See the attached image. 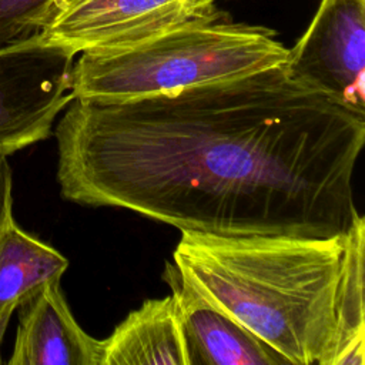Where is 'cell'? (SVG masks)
<instances>
[{"label": "cell", "instance_id": "cell-1", "mask_svg": "<svg viewBox=\"0 0 365 365\" xmlns=\"http://www.w3.org/2000/svg\"><path fill=\"white\" fill-rule=\"evenodd\" d=\"M61 197L180 231L344 234L365 114L287 74L251 76L135 100H73L57 123Z\"/></svg>", "mask_w": 365, "mask_h": 365}, {"label": "cell", "instance_id": "cell-13", "mask_svg": "<svg viewBox=\"0 0 365 365\" xmlns=\"http://www.w3.org/2000/svg\"><path fill=\"white\" fill-rule=\"evenodd\" d=\"M13 217V174L7 157H0V230Z\"/></svg>", "mask_w": 365, "mask_h": 365}, {"label": "cell", "instance_id": "cell-10", "mask_svg": "<svg viewBox=\"0 0 365 365\" xmlns=\"http://www.w3.org/2000/svg\"><path fill=\"white\" fill-rule=\"evenodd\" d=\"M68 259L24 231L16 220L0 230V329L11 314L44 284L61 279Z\"/></svg>", "mask_w": 365, "mask_h": 365}, {"label": "cell", "instance_id": "cell-9", "mask_svg": "<svg viewBox=\"0 0 365 365\" xmlns=\"http://www.w3.org/2000/svg\"><path fill=\"white\" fill-rule=\"evenodd\" d=\"M103 365H187L174 295L131 311L104 339Z\"/></svg>", "mask_w": 365, "mask_h": 365}, {"label": "cell", "instance_id": "cell-6", "mask_svg": "<svg viewBox=\"0 0 365 365\" xmlns=\"http://www.w3.org/2000/svg\"><path fill=\"white\" fill-rule=\"evenodd\" d=\"M284 68L365 114V0H321L305 33L288 48Z\"/></svg>", "mask_w": 365, "mask_h": 365}, {"label": "cell", "instance_id": "cell-8", "mask_svg": "<svg viewBox=\"0 0 365 365\" xmlns=\"http://www.w3.org/2000/svg\"><path fill=\"white\" fill-rule=\"evenodd\" d=\"M104 339L76 321L60 279L44 284L19 307L10 365H103Z\"/></svg>", "mask_w": 365, "mask_h": 365}, {"label": "cell", "instance_id": "cell-3", "mask_svg": "<svg viewBox=\"0 0 365 365\" xmlns=\"http://www.w3.org/2000/svg\"><path fill=\"white\" fill-rule=\"evenodd\" d=\"M272 29L231 17L178 27L130 47L80 53L74 100L114 103L251 76L285 63Z\"/></svg>", "mask_w": 365, "mask_h": 365}, {"label": "cell", "instance_id": "cell-12", "mask_svg": "<svg viewBox=\"0 0 365 365\" xmlns=\"http://www.w3.org/2000/svg\"><path fill=\"white\" fill-rule=\"evenodd\" d=\"M50 3L51 0H0V44L37 33Z\"/></svg>", "mask_w": 365, "mask_h": 365}, {"label": "cell", "instance_id": "cell-4", "mask_svg": "<svg viewBox=\"0 0 365 365\" xmlns=\"http://www.w3.org/2000/svg\"><path fill=\"white\" fill-rule=\"evenodd\" d=\"M220 0H51L38 33L74 56L134 46L170 30L230 17Z\"/></svg>", "mask_w": 365, "mask_h": 365}, {"label": "cell", "instance_id": "cell-11", "mask_svg": "<svg viewBox=\"0 0 365 365\" xmlns=\"http://www.w3.org/2000/svg\"><path fill=\"white\" fill-rule=\"evenodd\" d=\"M365 220L358 212L345 231V252L336 292L338 345L334 365H364L365 354Z\"/></svg>", "mask_w": 365, "mask_h": 365}, {"label": "cell", "instance_id": "cell-5", "mask_svg": "<svg viewBox=\"0 0 365 365\" xmlns=\"http://www.w3.org/2000/svg\"><path fill=\"white\" fill-rule=\"evenodd\" d=\"M76 56L41 34L0 44V157L46 140L74 100Z\"/></svg>", "mask_w": 365, "mask_h": 365}, {"label": "cell", "instance_id": "cell-7", "mask_svg": "<svg viewBox=\"0 0 365 365\" xmlns=\"http://www.w3.org/2000/svg\"><path fill=\"white\" fill-rule=\"evenodd\" d=\"M163 279L175 298L187 365H287L279 352L211 304L165 264Z\"/></svg>", "mask_w": 365, "mask_h": 365}, {"label": "cell", "instance_id": "cell-2", "mask_svg": "<svg viewBox=\"0 0 365 365\" xmlns=\"http://www.w3.org/2000/svg\"><path fill=\"white\" fill-rule=\"evenodd\" d=\"M345 232L331 237L181 231L174 264L205 299L291 365H334Z\"/></svg>", "mask_w": 365, "mask_h": 365}]
</instances>
